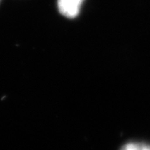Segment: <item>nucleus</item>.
I'll use <instances>...</instances> for the list:
<instances>
[{
	"mask_svg": "<svg viewBox=\"0 0 150 150\" xmlns=\"http://www.w3.org/2000/svg\"><path fill=\"white\" fill-rule=\"evenodd\" d=\"M84 0H57L59 12L65 17L73 18L79 15Z\"/></svg>",
	"mask_w": 150,
	"mask_h": 150,
	"instance_id": "nucleus-1",
	"label": "nucleus"
},
{
	"mask_svg": "<svg viewBox=\"0 0 150 150\" xmlns=\"http://www.w3.org/2000/svg\"><path fill=\"white\" fill-rule=\"evenodd\" d=\"M120 150H150V146L141 143H129L124 145Z\"/></svg>",
	"mask_w": 150,
	"mask_h": 150,
	"instance_id": "nucleus-2",
	"label": "nucleus"
}]
</instances>
